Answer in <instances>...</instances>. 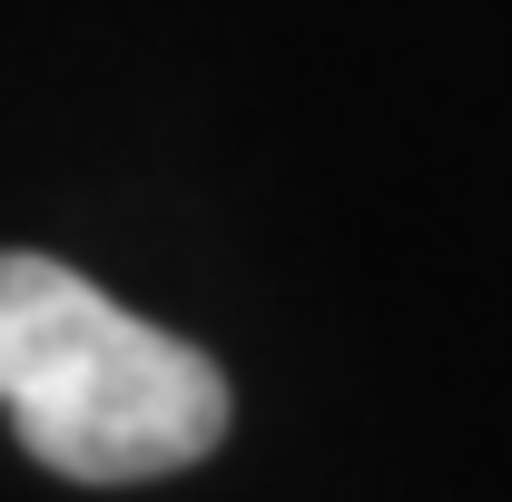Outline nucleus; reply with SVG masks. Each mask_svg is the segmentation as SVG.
Listing matches in <instances>:
<instances>
[{
  "instance_id": "f257e3e1",
  "label": "nucleus",
  "mask_w": 512,
  "mask_h": 502,
  "mask_svg": "<svg viewBox=\"0 0 512 502\" xmlns=\"http://www.w3.org/2000/svg\"><path fill=\"white\" fill-rule=\"evenodd\" d=\"M0 414L69 483H158L227 443L237 394L188 335L109 306L79 266L0 247Z\"/></svg>"
}]
</instances>
